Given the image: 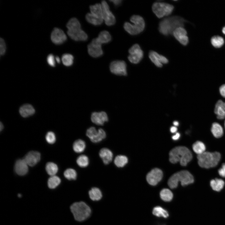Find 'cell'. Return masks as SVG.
Listing matches in <instances>:
<instances>
[{
    "instance_id": "6da1fadb",
    "label": "cell",
    "mask_w": 225,
    "mask_h": 225,
    "mask_svg": "<svg viewBox=\"0 0 225 225\" xmlns=\"http://www.w3.org/2000/svg\"><path fill=\"white\" fill-rule=\"evenodd\" d=\"M186 21L179 16H173L165 18L159 23L158 30L163 35L168 36L172 34L177 28L183 27Z\"/></svg>"
},
{
    "instance_id": "7a4b0ae2",
    "label": "cell",
    "mask_w": 225,
    "mask_h": 225,
    "mask_svg": "<svg viewBox=\"0 0 225 225\" xmlns=\"http://www.w3.org/2000/svg\"><path fill=\"white\" fill-rule=\"evenodd\" d=\"M169 160L172 163L179 162L181 165L186 166L192 159L191 151L185 146H179L172 148L169 153Z\"/></svg>"
},
{
    "instance_id": "3957f363",
    "label": "cell",
    "mask_w": 225,
    "mask_h": 225,
    "mask_svg": "<svg viewBox=\"0 0 225 225\" xmlns=\"http://www.w3.org/2000/svg\"><path fill=\"white\" fill-rule=\"evenodd\" d=\"M66 27L67 34L72 39L75 41H85L87 40V34L81 29L80 23L76 18L70 19L67 22Z\"/></svg>"
},
{
    "instance_id": "277c9868",
    "label": "cell",
    "mask_w": 225,
    "mask_h": 225,
    "mask_svg": "<svg viewBox=\"0 0 225 225\" xmlns=\"http://www.w3.org/2000/svg\"><path fill=\"white\" fill-rule=\"evenodd\" d=\"M194 178L193 175L187 170H182L175 173L169 179L168 184L171 189L176 188L179 182H181L182 186H185L193 183Z\"/></svg>"
},
{
    "instance_id": "5b68a950",
    "label": "cell",
    "mask_w": 225,
    "mask_h": 225,
    "mask_svg": "<svg viewBox=\"0 0 225 225\" xmlns=\"http://www.w3.org/2000/svg\"><path fill=\"white\" fill-rule=\"evenodd\" d=\"M221 158L220 153L217 152H205L198 155V163L201 168L208 169L217 166Z\"/></svg>"
},
{
    "instance_id": "8992f818",
    "label": "cell",
    "mask_w": 225,
    "mask_h": 225,
    "mask_svg": "<svg viewBox=\"0 0 225 225\" xmlns=\"http://www.w3.org/2000/svg\"><path fill=\"white\" fill-rule=\"evenodd\" d=\"M70 209L75 219L82 222L87 219L90 216L91 209L85 202L80 201L73 203Z\"/></svg>"
},
{
    "instance_id": "52a82bcc",
    "label": "cell",
    "mask_w": 225,
    "mask_h": 225,
    "mask_svg": "<svg viewBox=\"0 0 225 225\" xmlns=\"http://www.w3.org/2000/svg\"><path fill=\"white\" fill-rule=\"evenodd\" d=\"M130 20L133 24L126 22L123 26L125 30L130 34L137 35L144 30L145 22L142 17L138 15H133L131 17Z\"/></svg>"
},
{
    "instance_id": "ba28073f",
    "label": "cell",
    "mask_w": 225,
    "mask_h": 225,
    "mask_svg": "<svg viewBox=\"0 0 225 225\" xmlns=\"http://www.w3.org/2000/svg\"><path fill=\"white\" fill-rule=\"evenodd\" d=\"M152 10L158 18L170 15L172 12L174 7L172 5L166 3L156 2L153 3Z\"/></svg>"
},
{
    "instance_id": "9c48e42d",
    "label": "cell",
    "mask_w": 225,
    "mask_h": 225,
    "mask_svg": "<svg viewBox=\"0 0 225 225\" xmlns=\"http://www.w3.org/2000/svg\"><path fill=\"white\" fill-rule=\"evenodd\" d=\"M128 52L129 54L128 56V59L132 63L137 64L143 58V52L138 44H135L131 47L129 49Z\"/></svg>"
},
{
    "instance_id": "30bf717a",
    "label": "cell",
    "mask_w": 225,
    "mask_h": 225,
    "mask_svg": "<svg viewBox=\"0 0 225 225\" xmlns=\"http://www.w3.org/2000/svg\"><path fill=\"white\" fill-rule=\"evenodd\" d=\"M86 135L94 143H98L104 139L106 137L105 131L102 128L98 130L94 127H91L87 129Z\"/></svg>"
},
{
    "instance_id": "8fae6325",
    "label": "cell",
    "mask_w": 225,
    "mask_h": 225,
    "mask_svg": "<svg viewBox=\"0 0 225 225\" xmlns=\"http://www.w3.org/2000/svg\"><path fill=\"white\" fill-rule=\"evenodd\" d=\"M101 46L102 44L97 38L93 39L88 46V51L89 55L95 58L102 56L103 52Z\"/></svg>"
},
{
    "instance_id": "7c38bea8",
    "label": "cell",
    "mask_w": 225,
    "mask_h": 225,
    "mask_svg": "<svg viewBox=\"0 0 225 225\" xmlns=\"http://www.w3.org/2000/svg\"><path fill=\"white\" fill-rule=\"evenodd\" d=\"M110 69L112 73L117 75L126 76L127 75L126 64L123 61H112L110 64Z\"/></svg>"
},
{
    "instance_id": "4fadbf2b",
    "label": "cell",
    "mask_w": 225,
    "mask_h": 225,
    "mask_svg": "<svg viewBox=\"0 0 225 225\" xmlns=\"http://www.w3.org/2000/svg\"><path fill=\"white\" fill-rule=\"evenodd\" d=\"M101 4L102 10L103 19L105 24L108 26L113 25L115 23V18L110 11L108 4L105 1L103 0L102 1Z\"/></svg>"
},
{
    "instance_id": "5bb4252c",
    "label": "cell",
    "mask_w": 225,
    "mask_h": 225,
    "mask_svg": "<svg viewBox=\"0 0 225 225\" xmlns=\"http://www.w3.org/2000/svg\"><path fill=\"white\" fill-rule=\"evenodd\" d=\"M162 176V171L159 168H156L148 173L146 180L150 185L155 186L161 180Z\"/></svg>"
},
{
    "instance_id": "9a60e30c",
    "label": "cell",
    "mask_w": 225,
    "mask_h": 225,
    "mask_svg": "<svg viewBox=\"0 0 225 225\" xmlns=\"http://www.w3.org/2000/svg\"><path fill=\"white\" fill-rule=\"evenodd\" d=\"M51 39L54 44L60 45L67 40V37L62 30L59 28H55L51 33Z\"/></svg>"
},
{
    "instance_id": "2e32d148",
    "label": "cell",
    "mask_w": 225,
    "mask_h": 225,
    "mask_svg": "<svg viewBox=\"0 0 225 225\" xmlns=\"http://www.w3.org/2000/svg\"><path fill=\"white\" fill-rule=\"evenodd\" d=\"M172 34L176 39L183 46L187 45L189 42L186 30L183 27H180L176 29Z\"/></svg>"
},
{
    "instance_id": "e0dca14e",
    "label": "cell",
    "mask_w": 225,
    "mask_h": 225,
    "mask_svg": "<svg viewBox=\"0 0 225 225\" xmlns=\"http://www.w3.org/2000/svg\"><path fill=\"white\" fill-rule=\"evenodd\" d=\"M148 56L151 61L158 67L161 68L162 66V64H167L168 62L166 57L153 51H150Z\"/></svg>"
},
{
    "instance_id": "ac0fdd59",
    "label": "cell",
    "mask_w": 225,
    "mask_h": 225,
    "mask_svg": "<svg viewBox=\"0 0 225 225\" xmlns=\"http://www.w3.org/2000/svg\"><path fill=\"white\" fill-rule=\"evenodd\" d=\"M28 165L32 167L36 165L40 159V154L37 151H31L23 159Z\"/></svg>"
},
{
    "instance_id": "d6986e66",
    "label": "cell",
    "mask_w": 225,
    "mask_h": 225,
    "mask_svg": "<svg viewBox=\"0 0 225 225\" xmlns=\"http://www.w3.org/2000/svg\"><path fill=\"white\" fill-rule=\"evenodd\" d=\"M92 121L94 124L98 125H102L108 120L107 113L104 112H93L91 116Z\"/></svg>"
},
{
    "instance_id": "ffe728a7",
    "label": "cell",
    "mask_w": 225,
    "mask_h": 225,
    "mask_svg": "<svg viewBox=\"0 0 225 225\" xmlns=\"http://www.w3.org/2000/svg\"><path fill=\"white\" fill-rule=\"evenodd\" d=\"M14 169L15 172L18 175H24L28 171V165L23 159H19L15 163Z\"/></svg>"
},
{
    "instance_id": "44dd1931",
    "label": "cell",
    "mask_w": 225,
    "mask_h": 225,
    "mask_svg": "<svg viewBox=\"0 0 225 225\" xmlns=\"http://www.w3.org/2000/svg\"><path fill=\"white\" fill-rule=\"evenodd\" d=\"M152 213L153 215L157 217L165 219L168 218L170 215L167 209L158 205L153 208Z\"/></svg>"
},
{
    "instance_id": "7402d4cb",
    "label": "cell",
    "mask_w": 225,
    "mask_h": 225,
    "mask_svg": "<svg viewBox=\"0 0 225 225\" xmlns=\"http://www.w3.org/2000/svg\"><path fill=\"white\" fill-rule=\"evenodd\" d=\"M99 155L105 164H108L112 161L113 155L112 152L107 148H102L99 152Z\"/></svg>"
},
{
    "instance_id": "603a6c76",
    "label": "cell",
    "mask_w": 225,
    "mask_h": 225,
    "mask_svg": "<svg viewBox=\"0 0 225 225\" xmlns=\"http://www.w3.org/2000/svg\"><path fill=\"white\" fill-rule=\"evenodd\" d=\"M223 102L222 100H219L215 104L214 112L217 115V118L219 119L225 118V108L223 105Z\"/></svg>"
},
{
    "instance_id": "cb8c5ba5",
    "label": "cell",
    "mask_w": 225,
    "mask_h": 225,
    "mask_svg": "<svg viewBox=\"0 0 225 225\" xmlns=\"http://www.w3.org/2000/svg\"><path fill=\"white\" fill-rule=\"evenodd\" d=\"M19 112L22 117L26 118L33 115L35 113V111L32 105L26 104L20 108Z\"/></svg>"
},
{
    "instance_id": "d4e9b609",
    "label": "cell",
    "mask_w": 225,
    "mask_h": 225,
    "mask_svg": "<svg viewBox=\"0 0 225 225\" xmlns=\"http://www.w3.org/2000/svg\"><path fill=\"white\" fill-rule=\"evenodd\" d=\"M159 196L161 199L165 202H170L173 199V194L169 189L164 188L160 192Z\"/></svg>"
},
{
    "instance_id": "484cf974",
    "label": "cell",
    "mask_w": 225,
    "mask_h": 225,
    "mask_svg": "<svg viewBox=\"0 0 225 225\" xmlns=\"http://www.w3.org/2000/svg\"><path fill=\"white\" fill-rule=\"evenodd\" d=\"M225 185L224 181L221 179L216 178L212 179L210 182V185L214 191L220 192L223 188Z\"/></svg>"
},
{
    "instance_id": "4316f807",
    "label": "cell",
    "mask_w": 225,
    "mask_h": 225,
    "mask_svg": "<svg viewBox=\"0 0 225 225\" xmlns=\"http://www.w3.org/2000/svg\"><path fill=\"white\" fill-rule=\"evenodd\" d=\"M211 130L212 135L216 138H220L223 135V128L218 123L216 122L213 123L212 124Z\"/></svg>"
},
{
    "instance_id": "83f0119b",
    "label": "cell",
    "mask_w": 225,
    "mask_h": 225,
    "mask_svg": "<svg viewBox=\"0 0 225 225\" xmlns=\"http://www.w3.org/2000/svg\"><path fill=\"white\" fill-rule=\"evenodd\" d=\"M88 195L90 199L93 201L100 200L102 196L101 190L97 187L92 188L89 190Z\"/></svg>"
},
{
    "instance_id": "f1b7e54d",
    "label": "cell",
    "mask_w": 225,
    "mask_h": 225,
    "mask_svg": "<svg viewBox=\"0 0 225 225\" xmlns=\"http://www.w3.org/2000/svg\"><path fill=\"white\" fill-rule=\"evenodd\" d=\"M85 17L88 22L95 26L101 25L103 20L102 18L95 16L91 13H87Z\"/></svg>"
},
{
    "instance_id": "f546056e",
    "label": "cell",
    "mask_w": 225,
    "mask_h": 225,
    "mask_svg": "<svg viewBox=\"0 0 225 225\" xmlns=\"http://www.w3.org/2000/svg\"><path fill=\"white\" fill-rule=\"evenodd\" d=\"M210 42L213 47L218 48L222 47L223 46L225 43V40L222 36L215 35L211 38Z\"/></svg>"
},
{
    "instance_id": "4dcf8cb0",
    "label": "cell",
    "mask_w": 225,
    "mask_h": 225,
    "mask_svg": "<svg viewBox=\"0 0 225 225\" xmlns=\"http://www.w3.org/2000/svg\"><path fill=\"white\" fill-rule=\"evenodd\" d=\"M192 148L194 152L200 155L205 152L206 146L204 144L200 141H197L192 145Z\"/></svg>"
},
{
    "instance_id": "1f68e13d",
    "label": "cell",
    "mask_w": 225,
    "mask_h": 225,
    "mask_svg": "<svg viewBox=\"0 0 225 225\" xmlns=\"http://www.w3.org/2000/svg\"><path fill=\"white\" fill-rule=\"evenodd\" d=\"M97 38L102 44L108 43L112 39L110 33L106 30L100 32Z\"/></svg>"
},
{
    "instance_id": "d6a6232c",
    "label": "cell",
    "mask_w": 225,
    "mask_h": 225,
    "mask_svg": "<svg viewBox=\"0 0 225 225\" xmlns=\"http://www.w3.org/2000/svg\"><path fill=\"white\" fill-rule=\"evenodd\" d=\"M86 148L85 142L81 139L76 140L73 144V149L76 152L79 153L83 152Z\"/></svg>"
},
{
    "instance_id": "836d02e7",
    "label": "cell",
    "mask_w": 225,
    "mask_h": 225,
    "mask_svg": "<svg viewBox=\"0 0 225 225\" xmlns=\"http://www.w3.org/2000/svg\"><path fill=\"white\" fill-rule=\"evenodd\" d=\"M91 13L103 19L102 10L101 4L97 3L90 7Z\"/></svg>"
},
{
    "instance_id": "e575fe53",
    "label": "cell",
    "mask_w": 225,
    "mask_h": 225,
    "mask_svg": "<svg viewBox=\"0 0 225 225\" xmlns=\"http://www.w3.org/2000/svg\"><path fill=\"white\" fill-rule=\"evenodd\" d=\"M128 162V159L124 155H119L117 156L114 160V163L118 167L122 168Z\"/></svg>"
},
{
    "instance_id": "d590c367",
    "label": "cell",
    "mask_w": 225,
    "mask_h": 225,
    "mask_svg": "<svg viewBox=\"0 0 225 225\" xmlns=\"http://www.w3.org/2000/svg\"><path fill=\"white\" fill-rule=\"evenodd\" d=\"M45 168L47 173L51 176L55 175L58 170L57 165L52 162L47 163L46 164Z\"/></svg>"
},
{
    "instance_id": "8d00e7d4",
    "label": "cell",
    "mask_w": 225,
    "mask_h": 225,
    "mask_svg": "<svg viewBox=\"0 0 225 225\" xmlns=\"http://www.w3.org/2000/svg\"><path fill=\"white\" fill-rule=\"evenodd\" d=\"M61 179L58 177L54 175L51 176L48 179V184L51 189L56 188L60 183Z\"/></svg>"
},
{
    "instance_id": "74e56055",
    "label": "cell",
    "mask_w": 225,
    "mask_h": 225,
    "mask_svg": "<svg viewBox=\"0 0 225 225\" xmlns=\"http://www.w3.org/2000/svg\"><path fill=\"white\" fill-rule=\"evenodd\" d=\"M76 162L80 167L85 168L88 165L89 160L87 156L84 155H82L77 158Z\"/></svg>"
},
{
    "instance_id": "f35d334b",
    "label": "cell",
    "mask_w": 225,
    "mask_h": 225,
    "mask_svg": "<svg viewBox=\"0 0 225 225\" xmlns=\"http://www.w3.org/2000/svg\"><path fill=\"white\" fill-rule=\"evenodd\" d=\"M73 56L70 54L65 53L62 57V61L63 64L66 66H70L73 63Z\"/></svg>"
},
{
    "instance_id": "ab89813d",
    "label": "cell",
    "mask_w": 225,
    "mask_h": 225,
    "mask_svg": "<svg viewBox=\"0 0 225 225\" xmlns=\"http://www.w3.org/2000/svg\"><path fill=\"white\" fill-rule=\"evenodd\" d=\"M64 175L68 180H75L77 177V173L74 169L69 168L64 171Z\"/></svg>"
},
{
    "instance_id": "60d3db41",
    "label": "cell",
    "mask_w": 225,
    "mask_h": 225,
    "mask_svg": "<svg viewBox=\"0 0 225 225\" xmlns=\"http://www.w3.org/2000/svg\"><path fill=\"white\" fill-rule=\"evenodd\" d=\"M46 139L47 142L49 144L54 143L56 140L55 134L52 132H49L46 134Z\"/></svg>"
},
{
    "instance_id": "b9f144b4",
    "label": "cell",
    "mask_w": 225,
    "mask_h": 225,
    "mask_svg": "<svg viewBox=\"0 0 225 225\" xmlns=\"http://www.w3.org/2000/svg\"><path fill=\"white\" fill-rule=\"evenodd\" d=\"M6 51V45L5 42L2 38L0 39V56L3 55Z\"/></svg>"
},
{
    "instance_id": "7bdbcfd3",
    "label": "cell",
    "mask_w": 225,
    "mask_h": 225,
    "mask_svg": "<svg viewBox=\"0 0 225 225\" xmlns=\"http://www.w3.org/2000/svg\"><path fill=\"white\" fill-rule=\"evenodd\" d=\"M48 64L51 66L55 67V58L54 55L50 54L48 55L47 58Z\"/></svg>"
},
{
    "instance_id": "ee69618b",
    "label": "cell",
    "mask_w": 225,
    "mask_h": 225,
    "mask_svg": "<svg viewBox=\"0 0 225 225\" xmlns=\"http://www.w3.org/2000/svg\"><path fill=\"white\" fill-rule=\"evenodd\" d=\"M218 172L220 176L225 178V163L222 164L221 167L218 169Z\"/></svg>"
},
{
    "instance_id": "f6af8a7d",
    "label": "cell",
    "mask_w": 225,
    "mask_h": 225,
    "mask_svg": "<svg viewBox=\"0 0 225 225\" xmlns=\"http://www.w3.org/2000/svg\"><path fill=\"white\" fill-rule=\"evenodd\" d=\"M219 91L221 95L225 98V84L222 85L220 87Z\"/></svg>"
},
{
    "instance_id": "bcb514c9",
    "label": "cell",
    "mask_w": 225,
    "mask_h": 225,
    "mask_svg": "<svg viewBox=\"0 0 225 225\" xmlns=\"http://www.w3.org/2000/svg\"><path fill=\"white\" fill-rule=\"evenodd\" d=\"M110 1L113 2L114 4L116 6H118L121 4L122 3V0H111Z\"/></svg>"
},
{
    "instance_id": "7dc6e473",
    "label": "cell",
    "mask_w": 225,
    "mask_h": 225,
    "mask_svg": "<svg viewBox=\"0 0 225 225\" xmlns=\"http://www.w3.org/2000/svg\"><path fill=\"white\" fill-rule=\"evenodd\" d=\"M180 137V134L178 132H177L176 134L172 136V139L174 140H177L179 139Z\"/></svg>"
},
{
    "instance_id": "c3c4849f",
    "label": "cell",
    "mask_w": 225,
    "mask_h": 225,
    "mask_svg": "<svg viewBox=\"0 0 225 225\" xmlns=\"http://www.w3.org/2000/svg\"><path fill=\"white\" fill-rule=\"evenodd\" d=\"M170 130L171 132L174 133L177 131V128L176 127L172 126Z\"/></svg>"
},
{
    "instance_id": "681fc988",
    "label": "cell",
    "mask_w": 225,
    "mask_h": 225,
    "mask_svg": "<svg viewBox=\"0 0 225 225\" xmlns=\"http://www.w3.org/2000/svg\"><path fill=\"white\" fill-rule=\"evenodd\" d=\"M55 60L58 63H59L60 62V59L58 56L56 57Z\"/></svg>"
},
{
    "instance_id": "f907efd6",
    "label": "cell",
    "mask_w": 225,
    "mask_h": 225,
    "mask_svg": "<svg viewBox=\"0 0 225 225\" xmlns=\"http://www.w3.org/2000/svg\"><path fill=\"white\" fill-rule=\"evenodd\" d=\"M222 33L225 35V26H224L222 28Z\"/></svg>"
},
{
    "instance_id": "816d5d0a",
    "label": "cell",
    "mask_w": 225,
    "mask_h": 225,
    "mask_svg": "<svg viewBox=\"0 0 225 225\" xmlns=\"http://www.w3.org/2000/svg\"><path fill=\"white\" fill-rule=\"evenodd\" d=\"M173 124L175 126H178L179 125V123L177 121H175L173 122Z\"/></svg>"
},
{
    "instance_id": "f5cc1de1",
    "label": "cell",
    "mask_w": 225,
    "mask_h": 225,
    "mask_svg": "<svg viewBox=\"0 0 225 225\" xmlns=\"http://www.w3.org/2000/svg\"><path fill=\"white\" fill-rule=\"evenodd\" d=\"M3 124L1 123V122H0V131H1L2 129H3Z\"/></svg>"
},
{
    "instance_id": "db71d44e",
    "label": "cell",
    "mask_w": 225,
    "mask_h": 225,
    "mask_svg": "<svg viewBox=\"0 0 225 225\" xmlns=\"http://www.w3.org/2000/svg\"><path fill=\"white\" fill-rule=\"evenodd\" d=\"M157 225H166V224L164 223H158Z\"/></svg>"
},
{
    "instance_id": "11a10c76",
    "label": "cell",
    "mask_w": 225,
    "mask_h": 225,
    "mask_svg": "<svg viewBox=\"0 0 225 225\" xmlns=\"http://www.w3.org/2000/svg\"><path fill=\"white\" fill-rule=\"evenodd\" d=\"M18 196L19 197H21V195L20 194H18Z\"/></svg>"
},
{
    "instance_id": "9f6ffc18",
    "label": "cell",
    "mask_w": 225,
    "mask_h": 225,
    "mask_svg": "<svg viewBox=\"0 0 225 225\" xmlns=\"http://www.w3.org/2000/svg\"><path fill=\"white\" fill-rule=\"evenodd\" d=\"M224 126H225V122H224Z\"/></svg>"
}]
</instances>
